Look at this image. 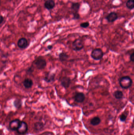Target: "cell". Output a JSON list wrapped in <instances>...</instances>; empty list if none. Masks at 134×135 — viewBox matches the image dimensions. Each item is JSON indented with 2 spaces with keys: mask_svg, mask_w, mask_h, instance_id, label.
<instances>
[{
  "mask_svg": "<svg viewBox=\"0 0 134 135\" xmlns=\"http://www.w3.org/2000/svg\"><path fill=\"white\" fill-rule=\"evenodd\" d=\"M119 84L123 89H127L132 85L133 81L132 79L129 76L121 77L119 80Z\"/></svg>",
  "mask_w": 134,
  "mask_h": 135,
  "instance_id": "obj_1",
  "label": "cell"
},
{
  "mask_svg": "<svg viewBox=\"0 0 134 135\" xmlns=\"http://www.w3.org/2000/svg\"><path fill=\"white\" fill-rule=\"evenodd\" d=\"M33 63H34L36 68L39 70L44 69L47 65V62L46 59L42 56L37 57L34 60Z\"/></svg>",
  "mask_w": 134,
  "mask_h": 135,
  "instance_id": "obj_2",
  "label": "cell"
},
{
  "mask_svg": "<svg viewBox=\"0 0 134 135\" xmlns=\"http://www.w3.org/2000/svg\"><path fill=\"white\" fill-rule=\"evenodd\" d=\"M104 56V53L102 49L96 48L93 49L91 54V57L95 61H100Z\"/></svg>",
  "mask_w": 134,
  "mask_h": 135,
  "instance_id": "obj_3",
  "label": "cell"
},
{
  "mask_svg": "<svg viewBox=\"0 0 134 135\" xmlns=\"http://www.w3.org/2000/svg\"><path fill=\"white\" fill-rule=\"evenodd\" d=\"M84 47L83 42L81 39H76L72 42V48L73 50L77 52L82 50Z\"/></svg>",
  "mask_w": 134,
  "mask_h": 135,
  "instance_id": "obj_4",
  "label": "cell"
},
{
  "mask_svg": "<svg viewBox=\"0 0 134 135\" xmlns=\"http://www.w3.org/2000/svg\"><path fill=\"white\" fill-rule=\"evenodd\" d=\"M71 78L69 77L64 76L60 80V84L63 88L66 90L69 88L71 84Z\"/></svg>",
  "mask_w": 134,
  "mask_h": 135,
  "instance_id": "obj_5",
  "label": "cell"
},
{
  "mask_svg": "<svg viewBox=\"0 0 134 135\" xmlns=\"http://www.w3.org/2000/svg\"><path fill=\"white\" fill-rule=\"evenodd\" d=\"M73 98L75 102L78 103H81L85 100V96L83 92H75Z\"/></svg>",
  "mask_w": 134,
  "mask_h": 135,
  "instance_id": "obj_6",
  "label": "cell"
},
{
  "mask_svg": "<svg viewBox=\"0 0 134 135\" xmlns=\"http://www.w3.org/2000/svg\"><path fill=\"white\" fill-rule=\"evenodd\" d=\"M28 129V126L27 123L25 122L21 121L17 131L19 134H25L27 132Z\"/></svg>",
  "mask_w": 134,
  "mask_h": 135,
  "instance_id": "obj_7",
  "label": "cell"
},
{
  "mask_svg": "<svg viewBox=\"0 0 134 135\" xmlns=\"http://www.w3.org/2000/svg\"><path fill=\"white\" fill-rule=\"evenodd\" d=\"M18 46L21 49H26L29 46L28 40L25 38H21L19 39L18 42Z\"/></svg>",
  "mask_w": 134,
  "mask_h": 135,
  "instance_id": "obj_8",
  "label": "cell"
},
{
  "mask_svg": "<svg viewBox=\"0 0 134 135\" xmlns=\"http://www.w3.org/2000/svg\"><path fill=\"white\" fill-rule=\"evenodd\" d=\"M55 74L49 72L45 74L43 80L47 83H51L55 80Z\"/></svg>",
  "mask_w": 134,
  "mask_h": 135,
  "instance_id": "obj_9",
  "label": "cell"
},
{
  "mask_svg": "<svg viewBox=\"0 0 134 135\" xmlns=\"http://www.w3.org/2000/svg\"><path fill=\"white\" fill-rule=\"evenodd\" d=\"M21 121L19 119H15L9 123V127L12 130L16 131L20 126Z\"/></svg>",
  "mask_w": 134,
  "mask_h": 135,
  "instance_id": "obj_10",
  "label": "cell"
},
{
  "mask_svg": "<svg viewBox=\"0 0 134 135\" xmlns=\"http://www.w3.org/2000/svg\"><path fill=\"white\" fill-rule=\"evenodd\" d=\"M118 14L115 12H111L105 17L108 23H113L118 19Z\"/></svg>",
  "mask_w": 134,
  "mask_h": 135,
  "instance_id": "obj_11",
  "label": "cell"
},
{
  "mask_svg": "<svg viewBox=\"0 0 134 135\" xmlns=\"http://www.w3.org/2000/svg\"><path fill=\"white\" fill-rule=\"evenodd\" d=\"M55 6V2L54 0H47L44 4V7L48 10L53 9Z\"/></svg>",
  "mask_w": 134,
  "mask_h": 135,
  "instance_id": "obj_12",
  "label": "cell"
},
{
  "mask_svg": "<svg viewBox=\"0 0 134 135\" xmlns=\"http://www.w3.org/2000/svg\"><path fill=\"white\" fill-rule=\"evenodd\" d=\"M33 81L29 78H26L23 82V84L26 88L29 89L31 88L33 85Z\"/></svg>",
  "mask_w": 134,
  "mask_h": 135,
  "instance_id": "obj_13",
  "label": "cell"
},
{
  "mask_svg": "<svg viewBox=\"0 0 134 135\" xmlns=\"http://www.w3.org/2000/svg\"><path fill=\"white\" fill-rule=\"evenodd\" d=\"M81 4L80 2H72L71 6V9L72 13H78L80 8Z\"/></svg>",
  "mask_w": 134,
  "mask_h": 135,
  "instance_id": "obj_14",
  "label": "cell"
},
{
  "mask_svg": "<svg viewBox=\"0 0 134 135\" xmlns=\"http://www.w3.org/2000/svg\"><path fill=\"white\" fill-rule=\"evenodd\" d=\"M58 56L59 61L62 62L66 61L69 57V55L63 51L61 52L59 54Z\"/></svg>",
  "mask_w": 134,
  "mask_h": 135,
  "instance_id": "obj_15",
  "label": "cell"
},
{
  "mask_svg": "<svg viewBox=\"0 0 134 135\" xmlns=\"http://www.w3.org/2000/svg\"><path fill=\"white\" fill-rule=\"evenodd\" d=\"M113 95L116 99H121L124 98V95L123 92L120 90H116L113 93Z\"/></svg>",
  "mask_w": 134,
  "mask_h": 135,
  "instance_id": "obj_16",
  "label": "cell"
},
{
  "mask_svg": "<svg viewBox=\"0 0 134 135\" xmlns=\"http://www.w3.org/2000/svg\"><path fill=\"white\" fill-rule=\"evenodd\" d=\"M44 124L43 122H37L34 123V129L37 132L41 131L43 129Z\"/></svg>",
  "mask_w": 134,
  "mask_h": 135,
  "instance_id": "obj_17",
  "label": "cell"
},
{
  "mask_svg": "<svg viewBox=\"0 0 134 135\" xmlns=\"http://www.w3.org/2000/svg\"><path fill=\"white\" fill-rule=\"evenodd\" d=\"M101 122V120L99 117H95L91 120L90 123L92 125L96 126L98 125Z\"/></svg>",
  "mask_w": 134,
  "mask_h": 135,
  "instance_id": "obj_18",
  "label": "cell"
},
{
  "mask_svg": "<svg viewBox=\"0 0 134 135\" xmlns=\"http://www.w3.org/2000/svg\"><path fill=\"white\" fill-rule=\"evenodd\" d=\"M22 101L19 99H15L14 102V105L17 109H20L22 106Z\"/></svg>",
  "mask_w": 134,
  "mask_h": 135,
  "instance_id": "obj_19",
  "label": "cell"
},
{
  "mask_svg": "<svg viewBox=\"0 0 134 135\" xmlns=\"http://www.w3.org/2000/svg\"><path fill=\"white\" fill-rule=\"evenodd\" d=\"M134 0H128L126 2V7L128 9L132 10L134 8Z\"/></svg>",
  "mask_w": 134,
  "mask_h": 135,
  "instance_id": "obj_20",
  "label": "cell"
},
{
  "mask_svg": "<svg viewBox=\"0 0 134 135\" xmlns=\"http://www.w3.org/2000/svg\"><path fill=\"white\" fill-rule=\"evenodd\" d=\"M127 116V113L125 112L122 113L120 116V120L122 122H124L126 121Z\"/></svg>",
  "mask_w": 134,
  "mask_h": 135,
  "instance_id": "obj_21",
  "label": "cell"
},
{
  "mask_svg": "<svg viewBox=\"0 0 134 135\" xmlns=\"http://www.w3.org/2000/svg\"><path fill=\"white\" fill-rule=\"evenodd\" d=\"M90 25V23L89 22L87 21V22H83V23H81L80 24V27H81L83 28H86L88 27Z\"/></svg>",
  "mask_w": 134,
  "mask_h": 135,
  "instance_id": "obj_22",
  "label": "cell"
},
{
  "mask_svg": "<svg viewBox=\"0 0 134 135\" xmlns=\"http://www.w3.org/2000/svg\"><path fill=\"white\" fill-rule=\"evenodd\" d=\"M72 19L74 20L79 19L80 18V16L78 13H72Z\"/></svg>",
  "mask_w": 134,
  "mask_h": 135,
  "instance_id": "obj_23",
  "label": "cell"
},
{
  "mask_svg": "<svg viewBox=\"0 0 134 135\" xmlns=\"http://www.w3.org/2000/svg\"><path fill=\"white\" fill-rule=\"evenodd\" d=\"M34 71V67L33 66H30V67H29L27 70H26V72L27 74L28 75H30V74H32Z\"/></svg>",
  "mask_w": 134,
  "mask_h": 135,
  "instance_id": "obj_24",
  "label": "cell"
},
{
  "mask_svg": "<svg viewBox=\"0 0 134 135\" xmlns=\"http://www.w3.org/2000/svg\"><path fill=\"white\" fill-rule=\"evenodd\" d=\"M129 59L130 61L133 62L134 61V51L132 52L131 54L130 55L129 57Z\"/></svg>",
  "mask_w": 134,
  "mask_h": 135,
  "instance_id": "obj_25",
  "label": "cell"
},
{
  "mask_svg": "<svg viewBox=\"0 0 134 135\" xmlns=\"http://www.w3.org/2000/svg\"><path fill=\"white\" fill-rule=\"evenodd\" d=\"M53 48V46L52 45H49L48 46H47V49L48 50H51Z\"/></svg>",
  "mask_w": 134,
  "mask_h": 135,
  "instance_id": "obj_26",
  "label": "cell"
},
{
  "mask_svg": "<svg viewBox=\"0 0 134 135\" xmlns=\"http://www.w3.org/2000/svg\"><path fill=\"white\" fill-rule=\"evenodd\" d=\"M4 20V18L3 16L0 14V24H1Z\"/></svg>",
  "mask_w": 134,
  "mask_h": 135,
  "instance_id": "obj_27",
  "label": "cell"
},
{
  "mask_svg": "<svg viewBox=\"0 0 134 135\" xmlns=\"http://www.w3.org/2000/svg\"><path fill=\"white\" fill-rule=\"evenodd\" d=\"M1 0H0V5H1Z\"/></svg>",
  "mask_w": 134,
  "mask_h": 135,
  "instance_id": "obj_28",
  "label": "cell"
},
{
  "mask_svg": "<svg viewBox=\"0 0 134 135\" xmlns=\"http://www.w3.org/2000/svg\"><path fill=\"white\" fill-rule=\"evenodd\" d=\"M112 1H114V0H112Z\"/></svg>",
  "mask_w": 134,
  "mask_h": 135,
  "instance_id": "obj_29",
  "label": "cell"
},
{
  "mask_svg": "<svg viewBox=\"0 0 134 135\" xmlns=\"http://www.w3.org/2000/svg\"></svg>",
  "mask_w": 134,
  "mask_h": 135,
  "instance_id": "obj_30",
  "label": "cell"
},
{
  "mask_svg": "<svg viewBox=\"0 0 134 135\" xmlns=\"http://www.w3.org/2000/svg\"></svg>",
  "mask_w": 134,
  "mask_h": 135,
  "instance_id": "obj_31",
  "label": "cell"
}]
</instances>
